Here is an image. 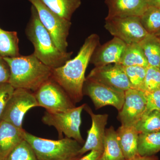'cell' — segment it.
I'll return each instance as SVG.
<instances>
[{"instance_id": "1", "label": "cell", "mask_w": 160, "mask_h": 160, "mask_svg": "<svg viewBox=\"0 0 160 160\" xmlns=\"http://www.w3.org/2000/svg\"><path fill=\"white\" fill-rule=\"evenodd\" d=\"M99 42L98 35H90L86 38L74 58L52 69V78L64 89L75 104L82 99L83 86L86 80L85 72Z\"/></svg>"}, {"instance_id": "11", "label": "cell", "mask_w": 160, "mask_h": 160, "mask_svg": "<svg viewBox=\"0 0 160 160\" xmlns=\"http://www.w3.org/2000/svg\"><path fill=\"white\" fill-rule=\"evenodd\" d=\"M146 98L145 92L134 89L125 91V100L118 118L122 125L135 126L146 111Z\"/></svg>"}, {"instance_id": "21", "label": "cell", "mask_w": 160, "mask_h": 160, "mask_svg": "<svg viewBox=\"0 0 160 160\" xmlns=\"http://www.w3.org/2000/svg\"><path fill=\"white\" fill-rule=\"evenodd\" d=\"M123 66H140L147 68V60L139 43L126 45L119 63Z\"/></svg>"}, {"instance_id": "19", "label": "cell", "mask_w": 160, "mask_h": 160, "mask_svg": "<svg viewBox=\"0 0 160 160\" xmlns=\"http://www.w3.org/2000/svg\"><path fill=\"white\" fill-rule=\"evenodd\" d=\"M52 11L69 21L81 6L82 0H39Z\"/></svg>"}, {"instance_id": "7", "label": "cell", "mask_w": 160, "mask_h": 160, "mask_svg": "<svg viewBox=\"0 0 160 160\" xmlns=\"http://www.w3.org/2000/svg\"><path fill=\"white\" fill-rule=\"evenodd\" d=\"M35 96L39 107L50 112H60L75 107L64 89L52 78L36 91Z\"/></svg>"}, {"instance_id": "18", "label": "cell", "mask_w": 160, "mask_h": 160, "mask_svg": "<svg viewBox=\"0 0 160 160\" xmlns=\"http://www.w3.org/2000/svg\"><path fill=\"white\" fill-rule=\"evenodd\" d=\"M102 160H126L117 138L116 131L112 126L106 130Z\"/></svg>"}, {"instance_id": "2", "label": "cell", "mask_w": 160, "mask_h": 160, "mask_svg": "<svg viewBox=\"0 0 160 160\" xmlns=\"http://www.w3.org/2000/svg\"><path fill=\"white\" fill-rule=\"evenodd\" d=\"M10 68L9 83L14 89L35 92L51 78L52 70L33 53L14 58H3Z\"/></svg>"}, {"instance_id": "22", "label": "cell", "mask_w": 160, "mask_h": 160, "mask_svg": "<svg viewBox=\"0 0 160 160\" xmlns=\"http://www.w3.org/2000/svg\"><path fill=\"white\" fill-rule=\"evenodd\" d=\"M19 39L15 31H8L0 28V56L14 58L20 56Z\"/></svg>"}, {"instance_id": "17", "label": "cell", "mask_w": 160, "mask_h": 160, "mask_svg": "<svg viewBox=\"0 0 160 160\" xmlns=\"http://www.w3.org/2000/svg\"><path fill=\"white\" fill-rule=\"evenodd\" d=\"M116 132L119 144L126 160L138 155V142L139 133L135 126L122 125Z\"/></svg>"}, {"instance_id": "34", "label": "cell", "mask_w": 160, "mask_h": 160, "mask_svg": "<svg viewBox=\"0 0 160 160\" xmlns=\"http://www.w3.org/2000/svg\"><path fill=\"white\" fill-rule=\"evenodd\" d=\"M149 6L160 8V0H147Z\"/></svg>"}, {"instance_id": "6", "label": "cell", "mask_w": 160, "mask_h": 160, "mask_svg": "<svg viewBox=\"0 0 160 160\" xmlns=\"http://www.w3.org/2000/svg\"><path fill=\"white\" fill-rule=\"evenodd\" d=\"M28 1L35 8L40 21L51 36L56 47L62 52H68L67 38L71 26L70 21L52 11L39 0Z\"/></svg>"}, {"instance_id": "23", "label": "cell", "mask_w": 160, "mask_h": 160, "mask_svg": "<svg viewBox=\"0 0 160 160\" xmlns=\"http://www.w3.org/2000/svg\"><path fill=\"white\" fill-rule=\"evenodd\" d=\"M138 150L142 156H151L160 151V132L139 133Z\"/></svg>"}, {"instance_id": "9", "label": "cell", "mask_w": 160, "mask_h": 160, "mask_svg": "<svg viewBox=\"0 0 160 160\" xmlns=\"http://www.w3.org/2000/svg\"><path fill=\"white\" fill-rule=\"evenodd\" d=\"M105 28L112 35L127 45L139 43L149 34L139 17L106 18Z\"/></svg>"}, {"instance_id": "26", "label": "cell", "mask_w": 160, "mask_h": 160, "mask_svg": "<svg viewBox=\"0 0 160 160\" xmlns=\"http://www.w3.org/2000/svg\"><path fill=\"white\" fill-rule=\"evenodd\" d=\"M6 160H38L31 145L23 139L10 152Z\"/></svg>"}, {"instance_id": "30", "label": "cell", "mask_w": 160, "mask_h": 160, "mask_svg": "<svg viewBox=\"0 0 160 160\" xmlns=\"http://www.w3.org/2000/svg\"><path fill=\"white\" fill-rule=\"evenodd\" d=\"M14 89L9 82L0 83V120L6 104Z\"/></svg>"}, {"instance_id": "3", "label": "cell", "mask_w": 160, "mask_h": 160, "mask_svg": "<svg viewBox=\"0 0 160 160\" xmlns=\"http://www.w3.org/2000/svg\"><path fill=\"white\" fill-rule=\"evenodd\" d=\"M31 17L26 32L34 47L33 54L46 66L54 69L70 59L72 52H63L55 45L51 36L40 21L37 11L32 5Z\"/></svg>"}, {"instance_id": "8", "label": "cell", "mask_w": 160, "mask_h": 160, "mask_svg": "<svg viewBox=\"0 0 160 160\" xmlns=\"http://www.w3.org/2000/svg\"><path fill=\"white\" fill-rule=\"evenodd\" d=\"M36 107L39 106L34 92L26 89H15L6 104L1 120L22 129L26 112L31 108Z\"/></svg>"}, {"instance_id": "10", "label": "cell", "mask_w": 160, "mask_h": 160, "mask_svg": "<svg viewBox=\"0 0 160 160\" xmlns=\"http://www.w3.org/2000/svg\"><path fill=\"white\" fill-rule=\"evenodd\" d=\"M83 92V95L90 98L96 109L106 106H112L120 111L122 108L125 100V91L122 90L86 79Z\"/></svg>"}, {"instance_id": "32", "label": "cell", "mask_w": 160, "mask_h": 160, "mask_svg": "<svg viewBox=\"0 0 160 160\" xmlns=\"http://www.w3.org/2000/svg\"><path fill=\"white\" fill-rule=\"evenodd\" d=\"M102 154L100 152L92 150L77 160H102Z\"/></svg>"}, {"instance_id": "29", "label": "cell", "mask_w": 160, "mask_h": 160, "mask_svg": "<svg viewBox=\"0 0 160 160\" xmlns=\"http://www.w3.org/2000/svg\"><path fill=\"white\" fill-rule=\"evenodd\" d=\"M145 93L146 98V106L144 114L155 110L160 112V89L151 92H145Z\"/></svg>"}, {"instance_id": "36", "label": "cell", "mask_w": 160, "mask_h": 160, "mask_svg": "<svg viewBox=\"0 0 160 160\" xmlns=\"http://www.w3.org/2000/svg\"></svg>"}, {"instance_id": "15", "label": "cell", "mask_w": 160, "mask_h": 160, "mask_svg": "<svg viewBox=\"0 0 160 160\" xmlns=\"http://www.w3.org/2000/svg\"><path fill=\"white\" fill-rule=\"evenodd\" d=\"M109 9L106 18L140 17L149 7L147 0H106Z\"/></svg>"}, {"instance_id": "35", "label": "cell", "mask_w": 160, "mask_h": 160, "mask_svg": "<svg viewBox=\"0 0 160 160\" xmlns=\"http://www.w3.org/2000/svg\"><path fill=\"white\" fill-rule=\"evenodd\" d=\"M154 35H155L156 36H157L158 37L160 38V30L158 32H157L156 33H155Z\"/></svg>"}, {"instance_id": "28", "label": "cell", "mask_w": 160, "mask_h": 160, "mask_svg": "<svg viewBox=\"0 0 160 160\" xmlns=\"http://www.w3.org/2000/svg\"><path fill=\"white\" fill-rule=\"evenodd\" d=\"M160 89V69L149 66L146 68V77L141 91L151 92Z\"/></svg>"}, {"instance_id": "24", "label": "cell", "mask_w": 160, "mask_h": 160, "mask_svg": "<svg viewBox=\"0 0 160 160\" xmlns=\"http://www.w3.org/2000/svg\"><path fill=\"white\" fill-rule=\"evenodd\" d=\"M135 127L139 133L160 132V112L155 110L143 114Z\"/></svg>"}, {"instance_id": "14", "label": "cell", "mask_w": 160, "mask_h": 160, "mask_svg": "<svg viewBox=\"0 0 160 160\" xmlns=\"http://www.w3.org/2000/svg\"><path fill=\"white\" fill-rule=\"evenodd\" d=\"M126 45L122 40L114 37L95 49L90 62L95 67L119 63Z\"/></svg>"}, {"instance_id": "5", "label": "cell", "mask_w": 160, "mask_h": 160, "mask_svg": "<svg viewBox=\"0 0 160 160\" xmlns=\"http://www.w3.org/2000/svg\"><path fill=\"white\" fill-rule=\"evenodd\" d=\"M86 104L78 107L60 112L46 111L42 118L45 125L53 126L58 132L59 138H63L62 135L66 138L73 139L80 144H84L85 141L80 132L82 123L81 114Z\"/></svg>"}, {"instance_id": "33", "label": "cell", "mask_w": 160, "mask_h": 160, "mask_svg": "<svg viewBox=\"0 0 160 160\" xmlns=\"http://www.w3.org/2000/svg\"><path fill=\"white\" fill-rule=\"evenodd\" d=\"M126 160H159V159L157 157L154 155L151 156H142L138 154L134 157Z\"/></svg>"}, {"instance_id": "25", "label": "cell", "mask_w": 160, "mask_h": 160, "mask_svg": "<svg viewBox=\"0 0 160 160\" xmlns=\"http://www.w3.org/2000/svg\"><path fill=\"white\" fill-rule=\"evenodd\" d=\"M144 29L151 34H155L160 30V8L149 6L140 17Z\"/></svg>"}, {"instance_id": "16", "label": "cell", "mask_w": 160, "mask_h": 160, "mask_svg": "<svg viewBox=\"0 0 160 160\" xmlns=\"http://www.w3.org/2000/svg\"><path fill=\"white\" fill-rule=\"evenodd\" d=\"M25 130L0 120V160H6L12 150L24 139Z\"/></svg>"}, {"instance_id": "27", "label": "cell", "mask_w": 160, "mask_h": 160, "mask_svg": "<svg viewBox=\"0 0 160 160\" xmlns=\"http://www.w3.org/2000/svg\"><path fill=\"white\" fill-rule=\"evenodd\" d=\"M122 66L131 88L142 90L146 77V68L140 66Z\"/></svg>"}, {"instance_id": "12", "label": "cell", "mask_w": 160, "mask_h": 160, "mask_svg": "<svg viewBox=\"0 0 160 160\" xmlns=\"http://www.w3.org/2000/svg\"><path fill=\"white\" fill-rule=\"evenodd\" d=\"M86 79L98 82L124 91L132 88L123 66L118 63L95 67L91 70Z\"/></svg>"}, {"instance_id": "20", "label": "cell", "mask_w": 160, "mask_h": 160, "mask_svg": "<svg viewBox=\"0 0 160 160\" xmlns=\"http://www.w3.org/2000/svg\"><path fill=\"white\" fill-rule=\"evenodd\" d=\"M139 44L142 49L149 66L160 69V38L154 34H149Z\"/></svg>"}, {"instance_id": "4", "label": "cell", "mask_w": 160, "mask_h": 160, "mask_svg": "<svg viewBox=\"0 0 160 160\" xmlns=\"http://www.w3.org/2000/svg\"><path fill=\"white\" fill-rule=\"evenodd\" d=\"M24 139L31 145L38 160H77L82 146L73 139H47L25 131Z\"/></svg>"}, {"instance_id": "13", "label": "cell", "mask_w": 160, "mask_h": 160, "mask_svg": "<svg viewBox=\"0 0 160 160\" xmlns=\"http://www.w3.org/2000/svg\"><path fill=\"white\" fill-rule=\"evenodd\" d=\"M84 109L91 117V128L87 131L86 142L79 151L82 156L88 152L95 150L103 153L106 136V126L107 124L108 115L95 114L91 108L86 104Z\"/></svg>"}, {"instance_id": "31", "label": "cell", "mask_w": 160, "mask_h": 160, "mask_svg": "<svg viewBox=\"0 0 160 160\" xmlns=\"http://www.w3.org/2000/svg\"><path fill=\"white\" fill-rule=\"evenodd\" d=\"M10 68L4 58L0 56V83L9 82Z\"/></svg>"}]
</instances>
